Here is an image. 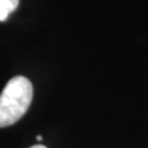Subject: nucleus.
Instances as JSON below:
<instances>
[{
    "label": "nucleus",
    "mask_w": 148,
    "mask_h": 148,
    "mask_svg": "<svg viewBox=\"0 0 148 148\" xmlns=\"http://www.w3.org/2000/svg\"><path fill=\"white\" fill-rule=\"evenodd\" d=\"M36 138H37V141H42V137H41V136H37Z\"/></svg>",
    "instance_id": "4"
},
{
    "label": "nucleus",
    "mask_w": 148,
    "mask_h": 148,
    "mask_svg": "<svg viewBox=\"0 0 148 148\" xmlns=\"http://www.w3.org/2000/svg\"><path fill=\"white\" fill-rule=\"evenodd\" d=\"M34 88L27 78L18 75L8 82L0 94V127L11 126L29 110Z\"/></svg>",
    "instance_id": "1"
},
{
    "label": "nucleus",
    "mask_w": 148,
    "mask_h": 148,
    "mask_svg": "<svg viewBox=\"0 0 148 148\" xmlns=\"http://www.w3.org/2000/svg\"><path fill=\"white\" fill-rule=\"evenodd\" d=\"M30 148H46V147L42 146V145H36V146H32V147H30Z\"/></svg>",
    "instance_id": "3"
},
{
    "label": "nucleus",
    "mask_w": 148,
    "mask_h": 148,
    "mask_svg": "<svg viewBox=\"0 0 148 148\" xmlns=\"http://www.w3.org/2000/svg\"><path fill=\"white\" fill-rule=\"evenodd\" d=\"M20 0H0V21H5L9 15L16 10Z\"/></svg>",
    "instance_id": "2"
}]
</instances>
